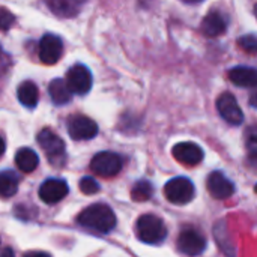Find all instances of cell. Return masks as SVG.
<instances>
[{"mask_svg":"<svg viewBox=\"0 0 257 257\" xmlns=\"http://www.w3.org/2000/svg\"><path fill=\"white\" fill-rule=\"evenodd\" d=\"M247 146H248V152H250V160L251 163L256 161V151H257V134L256 128L250 126L248 128V134H247Z\"/></svg>","mask_w":257,"mask_h":257,"instance_id":"cb8c5ba5","label":"cell"},{"mask_svg":"<svg viewBox=\"0 0 257 257\" xmlns=\"http://www.w3.org/2000/svg\"><path fill=\"white\" fill-rule=\"evenodd\" d=\"M38 143L44 149V152L51 164H57V161H62L65 158V143L51 130H48V128L42 130L38 134Z\"/></svg>","mask_w":257,"mask_h":257,"instance_id":"5b68a950","label":"cell"},{"mask_svg":"<svg viewBox=\"0 0 257 257\" xmlns=\"http://www.w3.org/2000/svg\"><path fill=\"white\" fill-rule=\"evenodd\" d=\"M137 235L142 242L155 245L166 239L167 236V227L161 218L152 214L142 215L137 220Z\"/></svg>","mask_w":257,"mask_h":257,"instance_id":"7a4b0ae2","label":"cell"},{"mask_svg":"<svg viewBox=\"0 0 257 257\" xmlns=\"http://www.w3.org/2000/svg\"><path fill=\"white\" fill-rule=\"evenodd\" d=\"M77 221L86 229H92L99 233H108L116 226V215L108 205L95 203L81 211L77 217Z\"/></svg>","mask_w":257,"mask_h":257,"instance_id":"6da1fadb","label":"cell"},{"mask_svg":"<svg viewBox=\"0 0 257 257\" xmlns=\"http://www.w3.org/2000/svg\"><path fill=\"white\" fill-rule=\"evenodd\" d=\"M122 158L110 151H104L96 154L90 161V170L102 178H111L116 176L122 170Z\"/></svg>","mask_w":257,"mask_h":257,"instance_id":"277c9868","label":"cell"},{"mask_svg":"<svg viewBox=\"0 0 257 257\" xmlns=\"http://www.w3.org/2000/svg\"><path fill=\"white\" fill-rule=\"evenodd\" d=\"M65 81L72 93L86 95L92 87V74L84 65H74L68 71Z\"/></svg>","mask_w":257,"mask_h":257,"instance_id":"ba28073f","label":"cell"},{"mask_svg":"<svg viewBox=\"0 0 257 257\" xmlns=\"http://www.w3.org/2000/svg\"><path fill=\"white\" fill-rule=\"evenodd\" d=\"M0 54H2V48H0Z\"/></svg>","mask_w":257,"mask_h":257,"instance_id":"83f0119b","label":"cell"},{"mask_svg":"<svg viewBox=\"0 0 257 257\" xmlns=\"http://www.w3.org/2000/svg\"><path fill=\"white\" fill-rule=\"evenodd\" d=\"M68 133L74 140H90L98 134V125L87 116H72L68 120Z\"/></svg>","mask_w":257,"mask_h":257,"instance_id":"9c48e42d","label":"cell"},{"mask_svg":"<svg viewBox=\"0 0 257 257\" xmlns=\"http://www.w3.org/2000/svg\"><path fill=\"white\" fill-rule=\"evenodd\" d=\"M14 23V15L8 11L0 8V30H6L12 26Z\"/></svg>","mask_w":257,"mask_h":257,"instance_id":"d4e9b609","label":"cell"},{"mask_svg":"<svg viewBox=\"0 0 257 257\" xmlns=\"http://www.w3.org/2000/svg\"><path fill=\"white\" fill-rule=\"evenodd\" d=\"M217 110L220 113V116L230 125H241L244 122V114H242V110L236 101V98L229 93V92H224L218 96L217 99Z\"/></svg>","mask_w":257,"mask_h":257,"instance_id":"52a82bcc","label":"cell"},{"mask_svg":"<svg viewBox=\"0 0 257 257\" xmlns=\"http://www.w3.org/2000/svg\"><path fill=\"white\" fill-rule=\"evenodd\" d=\"M87 0H47V5L51 12L62 18L75 17Z\"/></svg>","mask_w":257,"mask_h":257,"instance_id":"9a60e30c","label":"cell"},{"mask_svg":"<svg viewBox=\"0 0 257 257\" xmlns=\"http://www.w3.org/2000/svg\"><path fill=\"white\" fill-rule=\"evenodd\" d=\"M166 197L173 205H185L190 203L196 196V188L188 178L178 176L169 181L164 187Z\"/></svg>","mask_w":257,"mask_h":257,"instance_id":"3957f363","label":"cell"},{"mask_svg":"<svg viewBox=\"0 0 257 257\" xmlns=\"http://www.w3.org/2000/svg\"><path fill=\"white\" fill-rule=\"evenodd\" d=\"M178 250L187 256H199L206 250V239L199 230L187 227L178 238Z\"/></svg>","mask_w":257,"mask_h":257,"instance_id":"8992f818","label":"cell"},{"mask_svg":"<svg viewBox=\"0 0 257 257\" xmlns=\"http://www.w3.org/2000/svg\"><path fill=\"white\" fill-rule=\"evenodd\" d=\"M15 164L17 167L24 172V173H32L38 164H39V157L38 154L30 149V148H21L17 154H15Z\"/></svg>","mask_w":257,"mask_h":257,"instance_id":"ac0fdd59","label":"cell"},{"mask_svg":"<svg viewBox=\"0 0 257 257\" xmlns=\"http://www.w3.org/2000/svg\"><path fill=\"white\" fill-rule=\"evenodd\" d=\"M3 152H5V142H3V139L0 137V155H3Z\"/></svg>","mask_w":257,"mask_h":257,"instance_id":"484cf974","label":"cell"},{"mask_svg":"<svg viewBox=\"0 0 257 257\" xmlns=\"http://www.w3.org/2000/svg\"><path fill=\"white\" fill-rule=\"evenodd\" d=\"M229 78L233 84L239 87H251L254 89L257 84V72L250 66H236L229 71Z\"/></svg>","mask_w":257,"mask_h":257,"instance_id":"2e32d148","label":"cell"},{"mask_svg":"<svg viewBox=\"0 0 257 257\" xmlns=\"http://www.w3.org/2000/svg\"><path fill=\"white\" fill-rule=\"evenodd\" d=\"M154 196V187L148 181H139L131 190V199L134 202H146Z\"/></svg>","mask_w":257,"mask_h":257,"instance_id":"44dd1931","label":"cell"},{"mask_svg":"<svg viewBox=\"0 0 257 257\" xmlns=\"http://www.w3.org/2000/svg\"><path fill=\"white\" fill-rule=\"evenodd\" d=\"M226 29H227V20L221 12L217 11L209 12L202 21V32L205 36L209 38H217L226 33Z\"/></svg>","mask_w":257,"mask_h":257,"instance_id":"5bb4252c","label":"cell"},{"mask_svg":"<svg viewBox=\"0 0 257 257\" xmlns=\"http://www.w3.org/2000/svg\"><path fill=\"white\" fill-rule=\"evenodd\" d=\"M80 190H81V193H84V194H96L98 191H99V184L93 179V178H90V176H86V178H83L81 181H80Z\"/></svg>","mask_w":257,"mask_h":257,"instance_id":"603a6c76","label":"cell"},{"mask_svg":"<svg viewBox=\"0 0 257 257\" xmlns=\"http://www.w3.org/2000/svg\"><path fill=\"white\" fill-rule=\"evenodd\" d=\"M173 157L185 166H197L199 163H202L205 154L202 151V148L193 142H182L173 146L172 149Z\"/></svg>","mask_w":257,"mask_h":257,"instance_id":"8fae6325","label":"cell"},{"mask_svg":"<svg viewBox=\"0 0 257 257\" xmlns=\"http://www.w3.org/2000/svg\"><path fill=\"white\" fill-rule=\"evenodd\" d=\"M208 191L211 193L214 199L224 200V199H229L235 193V187H233V182L229 178H226L224 173L214 172L208 178Z\"/></svg>","mask_w":257,"mask_h":257,"instance_id":"4fadbf2b","label":"cell"},{"mask_svg":"<svg viewBox=\"0 0 257 257\" xmlns=\"http://www.w3.org/2000/svg\"><path fill=\"white\" fill-rule=\"evenodd\" d=\"M18 190V176L11 172H0V197H12Z\"/></svg>","mask_w":257,"mask_h":257,"instance_id":"ffe728a7","label":"cell"},{"mask_svg":"<svg viewBox=\"0 0 257 257\" xmlns=\"http://www.w3.org/2000/svg\"><path fill=\"white\" fill-rule=\"evenodd\" d=\"M238 44H239V47H241L242 50H245V51L250 53V54H254L257 51V39L253 33L245 35V36H241L239 41H238Z\"/></svg>","mask_w":257,"mask_h":257,"instance_id":"7402d4cb","label":"cell"},{"mask_svg":"<svg viewBox=\"0 0 257 257\" xmlns=\"http://www.w3.org/2000/svg\"><path fill=\"white\" fill-rule=\"evenodd\" d=\"M63 54L62 39L56 35H44L39 41V59L45 65H54Z\"/></svg>","mask_w":257,"mask_h":257,"instance_id":"30bf717a","label":"cell"},{"mask_svg":"<svg viewBox=\"0 0 257 257\" xmlns=\"http://www.w3.org/2000/svg\"><path fill=\"white\" fill-rule=\"evenodd\" d=\"M48 95L56 105H65L72 98V92L63 78H56L48 84Z\"/></svg>","mask_w":257,"mask_h":257,"instance_id":"e0dca14e","label":"cell"},{"mask_svg":"<svg viewBox=\"0 0 257 257\" xmlns=\"http://www.w3.org/2000/svg\"><path fill=\"white\" fill-rule=\"evenodd\" d=\"M182 2H185V3H200L203 0H182Z\"/></svg>","mask_w":257,"mask_h":257,"instance_id":"4316f807","label":"cell"},{"mask_svg":"<svg viewBox=\"0 0 257 257\" xmlns=\"http://www.w3.org/2000/svg\"><path fill=\"white\" fill-rule=\"evenodd\" d=\"M69 188L68 184L62 179H48L45 181L41 187H39V197L44 203L47 205H54L60 200L65 199V196L68 194Z\"/></svg>","mask_w":257,"mask_h":257,"instance_id":"7c38bea8","label":"cell"},{"mask_svg":"<svg viewBox=\"0 0 257 257\" xmlns=\"http://www.w3.org/2000/svg\"><path fill=\"white\" fill-rule=\"evenodd\" d=\"M18 99L24 107H35L38 104V98H39V92L38 87L33 81H24L18 86L17 90Z\"/></svg>","mask_w":257,"mask_h":257,"instance_id":"d6986e66","label":"cell"}]
</instances>
